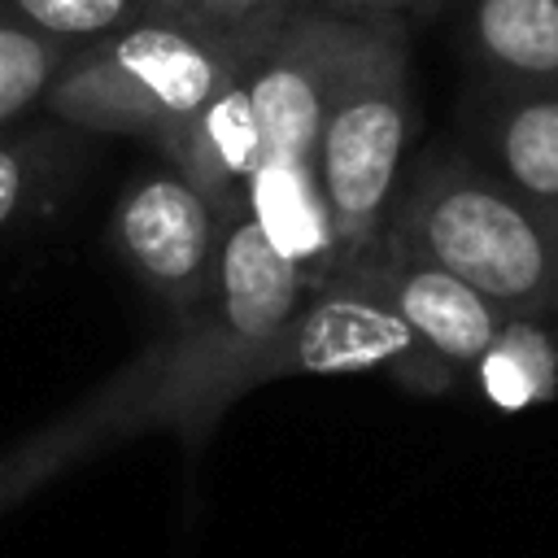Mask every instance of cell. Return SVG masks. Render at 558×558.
<instances>
[{
  "label": "cell",
  "mask_w": 558,
  "mask_h": 558,
  "mask_svg": "<svg viewBox=\"0 0 558 558\" xmlns=\"http://www.w3.org/2000/svg\"><path fill=\"white\" fill-rule=\"evenodd\" d=\"M305 275L275 248L244 209L227 222L205 301L157 336L153 427H170L187 453H201L218 418L253 392V371L305 296Z\"/></svg>",
  "instance_id": "1"
},
{
  "label": "cell",
  "mask_w": 558,
  "mask_h": 558,
  "mask_svg": "<svg viewBox=\"0 0 558 558\" xmlns=\"http://www.w3.org/2000/svg\"><path fill=\"white\" fill-rule=\"evenodd\" d=\"M349 26V17H331L305 0L244 70L257 126V170L244 209L310 288L331 270V227L318 192V126Z\"/></svg>",
  "instance_id": "2"
},
{
  "label": "cell",
  "mask_w": 558,
  "mask_h": 558,
  "mask_svg": "<svg viewBox=\"0 0 558 558\" xmlns=\"http://www.w3.org/2000/svg\"><path fill=\"white\" fill-rule=\"evenodd\" d=\"M384 231L458 275L506 318L558 314V214L480 161H427Z\"/></svg>",
  "instance_id": "3"
},
{
  "label": "cell",
  "mask_w": 558,
  "mask_h": 558,
  "mask_svg": "<svg viewBox=\"0 0 558 558\" xmlns=\"http://www.w3.org/2000/svg\"><path fill=\"white\" fill-rule=\"evenodd\" d=\"M410 126L414 100L401 17L353 22L318 126V192L331 227V270L384 235Z\"/></svg>",
  "instance_id": "4"
},
{
  "label": "cell",
  "mask_w": 558,
  "mask_h": 558,
  "mask_svg": "<svg viewBox=\"0 0 558 558\" xmlns=\"http://www.w3.org/2000/svg\"><path fill=\"white\" fill-rule=\"evenodd\" d=\"M257 52L231 48L166 17H140L83 44L57 74L44 109L70 126L166 144Z\"/></svg>",
  "instance_id": "5"
},
{
  "label": "cell",
  "mask_w": 558,
  "mask_h": 558,
  "mask_svg": "<svg viewBox=\"0 0 558 558\" xmlns=\"http://www.w3.org/2000/svg\"><path fill=\"white\" fill-rule=\"evenodd\" d=\"M362 371H384L414 392H445L458 379V371L445 366L436 353H427L418 336L405 327V318L397 314V305L388 301L375 275L371 248L323 275L314 288H305L301 305L292 310L275 344L262 353L253 371V388L288 375H362Z\"/></svg>",
  "instance_id": "6"
},
{
  "label": "cell",
  "mask_w": 558,
  "mask_h": 558,
  "mask_svg": "<svg viewBox=\"0 0 558 558\" xmlns=\"http://www.w3.org/2000/svg\"><path fill=\"white\" fill-rule=\"evenodd\" d=\"M227 214L179 170H144L113 205V248L131 275L170 310V323L187 318L218 270Z\"/></svg>",
  "instance_id": "7"
},
{
  "label": "cell",
  "mask_w": 558,
  "mask_h": 558,
  "mask_svg": "<svg viewBox=\"0 0 558 558\" xmlns=\"http://www.w3.org/2000/svg\"><path fill=\"white\" fill-rule=\"evenodd\" d=\"M161 349L157 340L140 349L122 371H113L96 392H87L78 405L61 410L17 445L0 449V510L31 497L48 480L65 475L74 462H87L122 440H135L153 432V379H157Z\"/></svg>",
  "instance_id": "8"
},
{
  "label": "cell",
  "mask_w": 558,
  "mask_h": 558,
  "mask_svg": "<svg viewBox=\"0 0 558 558\" xmlns=\"http://www.w3.org/2000/svg\"><path fill=\"white\" fill-rule=\"evenodd\" d=\"M371 262L388 301L397 305L405 327L418 336V344L436 353L445 366H453L458 375L475 366V357L488 349V340L506 323V314L493 301H484L458 275L405 248L388 231L371 244Z\"/></svg>",
  "instance_id": "9"
},
{
  "label": "cell",
  "mask_w": 558,
  "mask_h": 558,
  "mask_svg": "<svg viewBox=\"0 0 558 558\" xmlns=\"http://www.w3.org/2000/svg\"><path fill=\"white\" fill-rule=\"evenodd\" d=\"M244 70L183 131H174L166 144H157L166 166L179 170L187 183H196L227 218L244 214L248 179L257 170V126H253Z\"/></svg>",
  "instance_id": "10"
},
{
  "label": "cell",
  "mask_w": 558,
  "mask_h": 558,
  "mask_svg": "<svg viewBox=\"0 0 558 558\" xmlns=\"http://www.w3.org/2000/svg\"><path fill=\"white\" fill-rule=\"evenodd\" d=\"M466 35L501 83L558 92V0H471Z\"/></svg>",
  "instance_id": "11"
},
{
  "label": "cell",
  "mask_w": 558,
  "mask_h": 558,
  "mask_svg": "<svg viewBox=\"0 0 558 558\" xmlns=\"http://www.w3.org/2000/svg\"><path fill=\"white\" fill-rule=\"evenodd\" d=\"M484 148L493 174L558 214V92L519 87V96L501 100L484 122Z\"/></svg>",
  "instance_id": "12"
},
{
  "label": "cell",
  "mask_w": 558,
  "mask_h": 558,
  "mask_svg": "<svg viewBox=\"0 0 558 558\" xmlns=\"http://www.w3.org/2000/svg\"><path fill=\"white\" fill-rule=\"evenodd\" d=\"M471 371L501 410L549 401L558 392V340L541 318H506Z\"/></svg>",
  "instance_id": "13"
},
{
  "label": "cell",
  "mask_w": 558,
  "mask_h": 558,
  "mask_svg": "<svg viewBox=\"0 0 558 558\" xmlns=\"http://www.w3.org/2000/svg\"><path fill=\"white\" fill-rule=\"evenodd\" d=\"M74 52L78 48L44 35L0 0V126L44 105Z\"/></svg>",
  "instance_id": "14"
},
{
  "label": "cell",
  "mask_w": 558,
  "mask_h": 558,
  "mask_svg": "<svg viewBox=\"0 0 558 558\" xmlns=\"http://www.w3.org/2000/svg\"><path fill=\"white\" fill-rule=\"evenodd\" d=\"M305 0H144V17H166L244 52H262Z\"/></svg>",
  "instance_id": "15"
},
{
  "label": "cell",
  "mask_w": 558,
  "mask_h": 558,
  "mask_svg": "<svg viewBox=\"0 0 558 558\" xmlns=\"http://www.w3.org/2000/svg\"><path fill=\"white\" fill-rule=\"evenodd\" d=\"M4 4L70 48L96 44L144 17V0H4Z\"/></svg>",
  "instance_id": "16"
},
{
  "label": "cell",
  "mask_w": 558,
  "mask_h": 558,
  "mask_svg": "<svg viewBox=\"0 0 558 558\" xmlns=\"http://www.w3.org/2000/svg\"><path fill=\"white\" fill-rule=\"evenodd\" d=\"M39 179H44L39 153L31 144H22V140L0 135V231L31 205Z\"/></svg>",
  "instance_id": "17"
},
{
  "label": "cell",
  "mask_w": 558,
  "mask_h": 558,
  "mask_svg": "<svg viewBox=\"0 0 558 558\" xmlns=\"http://www.w3.org/2000/svg\"><path fill=\"white\" fill-rule=\"evenodd\" d=\"M314 9L331 13V17H349V22H366V17H405L427 9V0H310Z\"/></svg>",
  "instance_id": "18"
}]
</instances>
